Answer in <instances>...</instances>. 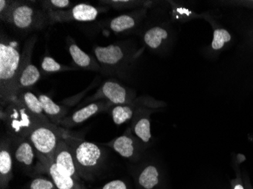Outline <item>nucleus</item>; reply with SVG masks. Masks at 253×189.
Instances as JSON below:
<instances>
[{
	"instance_id": "obj_2",
	"label": "nucleus",
	"mask_w": 253,
	"mask_h": 189,
	"mask_svg": "<svg viewBox=\"0 0 253 189\" xmlns=\"http://www.w3.org/2000/svg\"><path fill=\"white\" fill-rule=\"evenodd\" d=\"M0 19L15 33V36L25 37L50 26L49 14L39 1L14 0L9 11Z\"/></svg>"
},
{
	"instance_id": "obj_15",
	"label": "nucleus",
	"mask_w": 253,
	"mask_h": 189,
	"mask_svg": "<svg viewBox=\"0 0 253 189\" xmlns=\"http://www.w3.org/2000/svg\"><path fill=\"white\" fill-rule=\"evenodd\" d=\"M11 140L14 160L21 168L31 171L34 168L35 159L38 157L36 150L32 143L29 139L25 138H11Z\"/></svg>"
},
{
	"instance_id": "obj_28",
	"label": "nucleus",
	"mask_w": 253,
	"mask_h": 189,
	"mask_svg": "<svg viewBox=\"0 0 253 189\" xmlns=\"http://www.w3.org/2000/svg\"><path fill=\"white\" fill-rule=\"evenodd\" d=\"M41 69L45 74L56 73V72L73 71V68L59 63L50 55H45L41 62Z\"/></svg>"
},
{
	"instance_id": "obj_14",
	"label": "nucleus",
	"mask_w": 253,
	"mask_h": 189,
	"mask_svg": "<svg viewBox=\"0 0 253 189\" xmlns=\"http://www.w3.org/2000/svg\"><path fill=\"white\" fill-rule=\"evenodd\" d=\"M38 154V159L41 166L49 175V178L55 185L57 189H85L82 182H78L71 176L62 173L52 159H49L44 156Z\"/></svg>"
},
{
	"instance_id": "obj_24",
	"label": "nucleus",
	"mask_w": 253,
	"mask_h": 189,
	"mask_svg": "<svg viewBox=\"0 0 253 189\" xmlns=\"http://www.w3.org/2000/svg\"><path fill=\"white\" fill-rule=\"evenodd\" d=\"M16 99H18L34 114L45 121H49L47 116L44 113L42 104L36 94L31 92L29 89H25L18 92Z\"/></svg>"
},
{
	"instance_id": "obj_26",
	"label": "nucleus",
	"mask_w": 253,
	"mask_h": 189,
	"mask_svg": "<svg viewBox=\"0 0 253 189\" xmlns=\"http://www.w3.org/2000/svg\"><path fill=\"white\" fill-rule=\"evenodd\" d=\"M138 184L143 189H153L159 184L160 173L156 166L147 165L138 176Z\"/></svg>"
},
{
	"instance_id": "obj_18",
	"label": "nucleus",
	"mask_w": 253,
	"mask_h": 189,
	"mask_svg": "<svg viewBox=\"0 0 253 189\" xmlns=\"http://www.w3.org/2000/svg\"><path fill=\"white\" fill-rule=\"evenodd\" d=\"M13 160L11 138L2 137L0 143V189H6L12 180Z\"/></svg>"
},
{
	"instance_id": "obj_12",
	"label": "nucleus",
	"mask_w": 253,
	"mask_h": 189,
	"mask_svg": "<svg viewBox=\"0 0 253 189\" xmlns=\"http://www.w3.org/2000/svg\"><path fill=\"white\" fill-rule=\"evenodd\" d=\"M103 146L111 148L124 158L136 160L140 157L145 145L132 133L129 127L123 135L116 138Z\"/></svg>"
},
{
	"instance_id": "obj_10",
	"label": "nucleus",
	"mask_w": 253,
	"mask_h": 189,
	"mask_svg": "<svg viewBox=\"0 0 253 189\" xmlns=\"http://www.w3.org/2000/svg\"><path fill=\"white\" fill-rule=\"evenodd\" d=\"M109 8L106 6L96 7L90 4H76L75 6L64 11L49 12L50 26L59 23L89 22L95 21L102 12H106Z\"/></svg>"
},
{
	"instance_id": "obj_9",
	"label": "nucleus",
	"mask_w": 253,
	"mask_h": 189,
	"mask_svg": "<svg viewBox=\"0 0 253 189\" xmlns=\"http://www.w3.org/2000/svg\"><path fill=\"white\" fill-rule=\"evenodd\" d=\"M136 98V93L133 89L124 86L116 79H109L102 83L96 93L89 96L84 102V105L106 100L116 105H125L133 102Z\"/></svg>"
},
{
	"instance_id": "obj_13",
	"label": "nucleus",
	"mask_w": 253,
	"mask_h": 189,
	"mask_svg": "<svg viewBox=\"0 0 253 189\" xmlns=\"http://www.w3.org/2000/svg\"><path fill=\"white\" fill-rule=\"evenodd\" d=\"M115 105L111 103L109 101L100 100L97 102H92L88 104L84 107L82 108L79 110L75 111V112L66 116L63 120L61 121L59 126L64 129H69L77 125L81 124L86 121V120L101 113V112H106L109 109L113 108Z\"/></svg>"
},
{
	"instance_id": "obj_19",
	"label": "nucleus",
	"mask_w": 253,
	"mask_h": 189,
	"mask_svg": "<svg viewBox=\"0 0 253 189\" xmlns=\"http://www.w3.org/2000/svg\"><path fill=\"white\" fill-rule=\"evenodd\" d=\"M67 45H68V52L72 57L74 63L79 68L86 70V71H93V72H100V65L96 60V58L92 55L82 50L72 38H67Z\"/></svg>"
},
{
	"instance_id": "obj_1",
	"label": "nucleus",
	"mask_w": 253,
	"mask_h": 189,
	"mask_svg": "<svg viewBox=\"0 0 253 189\" xmlns=\"http://www.w3.org/2000/svg\"><path fill=\"white\" fill-rule=\"evenodd\" d=\"M21 60L20 42L4 27L0 34V105L5 108L15 99V86Z\"/></svg>"
},
{
	"instance_id": "obj_20",
	"label": "nucleus",
	"mask_w": 253,
	"mask_h": 189,
	"mask_svg": "<svg viewBox=\"0 0 253 189\" xmlns=\"http://www.w3.org/2000/svg\"><path fill=\"white\" fill-rule=\"evenodd\" d=\"M157 111L146 110L135 116L131 120L132 133L144 145L152 140L151 120L150 115Z\"/></svg>"
},
{
	"instance_id": "obj_21",
	"label": "nucleus",
	"mask_w": 253,
	"mask_h": 189,
	"mask_svg": "<svg viewBox=\"0 0 253 189\" xmlns=\"http://www.w3.org/2000/svg\"><path fill=\"white\" fill-rule=\"evenodd\" d=\"M40 101L42 104L44 113L47 116L49 121L59 126L61 121L67 116L68 109L65 105H58L52 99L45 94L38 95Z\"/></svg>"
},
{
	"instance_id": "obj_11",
	"label": "nucleus",
	"mask_w": 253,
	"mask_h": 189,
	"mask_svg": "<svg viewBox=\"0 0 253 189\" xmlns=\"http://www.w3.org/2000/svg\"><path fill=\"white\" fill-rule=\"evenodd\" d=\"M149 9L142 8L114 17L105 23V27L116 35L132 34L141 26Z\"/></svg>"
},
{
	"instance_id": "obj_23",
	"label": "nucleus",
	"mask_w": 253,
	"mask_h": 189,
	"mask_svg": "<svg viewBox=\"0 0 253 189\" xmlns=\"http://www.w3.org/2000/svg\"><path fill=\"white\" fill-rule=\"evenodd\" d=\"M205 20L208 21L212 27L213 38L211 46H210L211 51L213 52L221 51L225 46L226 44L231 42L232 39L231 34L225 28H221L217 25L215 20L210 14H208Z\"/></svg>"
},
{
	"instance_id": "obj_33",
	"label": "nucleus",
	"mask_w": 253,
	"mask_h": 189,
	"mask_svg": "<svg viewBox=\"0 0 253 189\" xmlns=\"http://www.w3.org/2000/svg\"><path fill=\"white\" fill-rule=\"evenodd\" d=\"M234 4L253 9V1H236V2H234Z\"/></svg>"
},
{
	"instance_id": "obj_6",
	"label": "nucleus",
	"mask_w": 253,
	"mask_h": 189,
	"mask_svg": "<svg viewBox=\"0 0 253 189\" xmlns=\"http://www.w3.org/2000/svg\"><path fill=\"white\" fill-rule=\"evenodd\" d=\"M67 131L58 125L46 122L37 126L28 139L38 154L52 159L57 146Z\"/></svg>"
},
{
	"instance_id": "obj_5",
	"label": "nucleus",
	"mask_w": 253,
	"mask_h": 189,
	"mask_svg": "<svg viewBox=\"0 0 253 189\" xmlns=\"http://www.w3.org/2000/svg\"><path fill=\"white\" fill-rule=\"evenodd\" d=\"M0 118L5 124L7 134L12 139H28L31 132L41 123H46L30 112L18 99L0 108Z\"/></svg>"
},
{
	"instance_id": "obj_22",
	"label": "nucleus",
	"mask_w": 253,
	"mask_h": 189,
	"mask_svg": "<svg viewBox=\"0 0 253 189\" xmlns=\"http://www.w3.org/2000/svg\"><path fill=\"white\" fill-rule=\"evenodd\" d=\"M170 5V19L173 22L185 23L187 21H193V19H206L209 13L198 14L185 6L180 2L175 1H169Z\"/></svg>"
},
{
	"instance_id": "obj_29",
	"label": "nucleus",
	"mask_w": 253,
	"mask_h": 189,
	"mask_svg": "<svg viewBox=\"0 0 253 189\" xmlns=\"http://www.w3.org/2000/svg\"><path fill=\"white\" fill-rule=\"evenodd\" d=\"M29 189H57L50 178L39 176L30 183Z\"/></svg>"
},
{
	"instance_id": "obj_16",
	"label": "nucleus",
	"mask_w": 253,
	"mask_h": 189,
	"mask_svg": "<svg viewBox=\"0 0 253 189\" xmlns=\"http://www.w3.org/2000/svg\"><path fill=\"white\" fill-rule=\"evenodd\" d=\"M142 38L149 50L162 52L169 45L170 40L169 25L163 23L149 27L143 33Z\"/></svg>"
},
{
	"instance_id": "obj_8",
	"label": "nucleus",
	"mask_w": 253,
	"mask_h": 189,
	"mask_svg": "<svg viewBox=\"0 0 253 189\" xmlns=\"http://www.w3.org/2000/svg\"><path fill=\"white\" fill-rule=\"evenodd\" d=\"M166 104L150 96L136 98L133 102L112 108L111 115L114 123L119 126L130 121L136 115L146 110L158 111L166 107Z\"/></svg>"
},
{
	"instance_id": "obj_4",
	"label": "nucleus",
	"mask_w": 253,
	"mask_h": 189,
	"mask_svg": "<svg viewBox=\"0 0 253 189\" xmlns=\"http://www.w3.org/2000/svg\"><path fill=\"white\" fill-rule=\"evenodd\" d=\"M63 139L72 151L81 178L91 180L104 162V149L95 143L72 136L68 131Z\"/></svg>"
},
{
	"instance_id": "obj_31",
	"label": "nucleus",
	"mask_w": 253,
	"mask_h": 189,
	"mask_svg": "<svg viewBox=\"0 0 253 189\" xmlns=\"http://www.w3.org/2000/svg\"><path fill=\"white\" fill-rule=\"evenodd\" d=\"M14 0H1L0 1V18H3L11 8Z\"/></svg>"
},
{
	"instance_id": "obj_17",
	"label": "nucleus",
	"mask_w": 253,
	"mask_h": 189,
	"mask_svg": "<svg viewBox=\"0 0 253 189\" xmlns=\"http://www.w3.org/2000/svg\"><path fill=\"white\" fill-rule=\"evenodd\" d=\"M52 160L62 173L71 176L77 181L82 182L72 151L63 138L57 146Z\"/></svg>"
},
{
	"instance_id": "obj_34",
	"label": "nucleus",
	"mask_w": 253,
	"mask_h": 189,
	"mask_svg": "<svg viewBox=\"0 0 253 189\" xmlns=\"http://www.w3.org/2000/svg\"><path fill=\"white\" fill-rule=\"evenodd\" d=\"M244 184H245L246 189H252L251 186H250V183H248V182L247 181L244 183Z\"/></svg>"
},
{
	"instance_id": "obj_30",
	"label": "nucleus",
	"mask_w": 253,
	"mask_h": 189,
	"mask_svg": "<svg viewBox=\"0 0 253 189\" xmlns=\"http://www.w3.org/2000/svg\"><path fill=\"white\" fill-rule=\"evenodd\" d=\"M101 189H128V188L125 182L121 180H116L106 183Z\"/></svg>"
},
{
	"instance_id": "obj_3",
	"label": "nucleus",
	"mask_w": 253,
	"mask_h": 189,
	"mask_svg": "<svg viewBox=\"0 0 253 189\" xmlns=\"http://www.w3.org/2000/svg\"><path fill=\"white\" fill-rule=\"evenodd\" d=\"M133 44L118 42L107 46L94 45L93 53L100 65V72L106 76L123 77L143 52Z\"/></svg>"
},
{
	"instance_id": "obj_27",
	"label": "nucleus",
	"mask_w": 253,
	"mask_h": 189,
	"mask_svg": "<svg viewBox=\"0 0 253 189\" xmlns=\"http://www.w3.org/2000/svg\"><path fill=\"white\" fill-rule=\"evenodd\" d=\"M39 3L47 13L69 9L75 5L69 0H41Z\"/></svg>"
},
{
	"instance_id": "obj_25",
	"label": "nucleus",
	"mask_w": 253,
	"mask_h": 189,
	"mask_svg": "<svg viewBox=\"0 0 253 189\" xmlns=\"http://www.w3.org/2000/svg\"><path fill=\"white\" fill-rule=\"evenodd\" d=\"M156 2L153 1H143V0H102L99 3L103 6L113 9L124 11V10H136L142 8H151Z\"/></svg>"
},
{
	"instance_id": "obj_7",
	"label": "nucleus",
	"mask_w": 253,
	"mask_h": 189,
	"mask_svg": "<svg viewBox=\"0 0 253 189\" xmlns=\"http://www.w3.org/2000/svg\"><path fill=\"white\" fill-rule=\"evenodd\" d=\"M38 35L33 34L25 40L21 50V60L15 86V99L18 92L29 89L36 84L41 77L39 69L31 62L34 46L38 41Z\"/></svg>"
},
{
	"instance_id": "obj_32",
	"label": "nucleus",
	"mask_w": 253,
	"mask_h": 189,
	"mask_svg": "<svg viewBox=\"0 0 253 189\" xmlns=\"http://www.w3.org/2000/svg\"><path fill=\"white\" fill-rule=\"evenodd\" d=\"M231 187L232 189H247L240 173H237V178L231 181Z\"/></svg>"
}]
</instances>
